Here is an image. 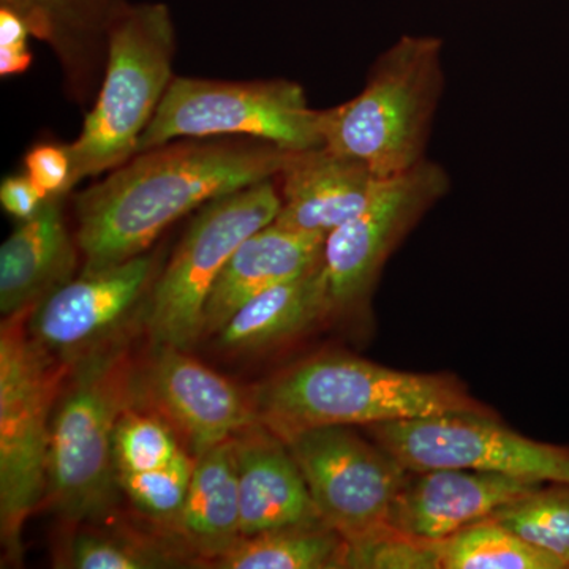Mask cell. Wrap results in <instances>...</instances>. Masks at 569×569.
<instances>
[{"label":"cell","mask_w":569,"mask_h":569,"mask_svg":"<svg viewBox=\"0 0 569 569\" xmlns=\"http://www.w3.org/2000/svg\"><path fill=\"white\" fill-rule=\"evenodd\" d=\"M291 152L254 138L213 137L181 138L134 153L74 197L82 269L107 268L149 252L187 213L279 178Z\"/></svg>","instance_id":"6da1fadb"},{"label":"cell","mask_w":569,"mask_h":569,"mask_svg":"<svg viewBox=\"0 0 569 569\" xmlns=\"http://www.w3.org/2000/svg\"><path fill=\"white\" fill-rule=\"evenodd\" d=\"M277 436L320 426H373L455 411L490 413L452 376L418 373L347 353L302 359L250 392Z\"/></svg>","instance_id":"7a4b0ae2"},{"label":"cell","mask_w":569,"mask_h":569,"mask_svg":"<svg viewBox=\"0 0 569 569\" xmlns=\"http://www.w3.org/2000/svg\"><path fill=\"white\" fill-rule=\"evenodd\" d=\"M443 84V41L402 36L373 63L358 96L320 110L321 142L378 179L406 173L427 159Z\"/></svg>","instance_id":"3957f363"},{"label":"cell","mask_w":569,"mask_h":569,"mask_svg":"<svg viewBox=\"0 0 569 569\" xmlns=\"http://www.w3.org/2000/svg\"><path fill=\"white\" fill-rule=\"evenodd\" d=\"M137 407L127 342L71 366L51 419L47 498L67 522L102 519L118 503L116 426Z\"/></svg>","instance_id":"277c9868"},{"label":"cell","mask_w":569,"mask_h":569,"mask_svg":"<svg viewBox=\"0 0 569 569\" xmlns=\"http://www.w3.org/2000/svg\"><path fill=\"white\" fill-rule=\"evenodd\" d=\"M178 33L164 2H133L112 29L107 69L96 102L86 114L71 157V189L84 179L121 167L174 80Z\"/></svg>","instance_id":"5b68a950"},{"label":"cell","mask_w":569,"mask_h":569,"mask_svg":"<svg viewBox=\"0 0 569 569\" xmlns=\"http://www.w3.org/2000/svg\"><path fill=\"white\" fill-rule=\"evenodd\" d=\"M31 312L0 328V537L17 565L26 522L47 497L51 419L71 369L29 335Z\"/></svg>","instance_id":"8992f818"},{"label":"cell","mask_w":569,"mask_h":569,"mask_svg":"<svg viewBox=\"0 0 569 569\" xmlns=\"http://www.w3.org/2000/svg\"><path fill=\"white\" fill-rule=\"evenodd\" d=\"M282 208L279 181L254 183L198 209L149 293L146 329L153 347L189 351L204 332V310L217 277L249 236Z\"/></svg>","instance_id":"52a82bcc"},{"label":"cell","mask_w":569,"mask_h":569,"mask_svg":"<svg viewBox=\"0 0 569 569\" xmlns=\"http://www.w3.org/2000/svg\"><path fill=\"white\" fill-rule=\"evenodd\" d=\"M213 137L254 138L288 151L323 146L320 110L310 108L299 82L174 77L137 153L181 138Z\"/></svg>","instance_id":"ba28073f"},{"label":"cell","mask_w":569,"mask_h":569,"mask_svg":"<svg viewBox=\"0 0 569 569\" xmlns=\"http://www.w3.org/2000/svg\"><path fill=\"white\" fill-rule=\"evenodd\" d=\"M365 432L408 471L456 468L569 482V447L531 440L501 425L492 411L381 422L366 426Z\"/></svg>","instance_id":"9c48e42d"},{"label":"cell","mask_w":569,"mask_h":569,"mask_svg":"<svg viewBox=\"0 0 569 569\" xmlns=\"http://www.w3.org/2000/svg\"><path fill=\"white\" fill-rule=\"evenodd\" d=\"M449 176L426 159L378 179L369 203L325 239L323 268L331 317L362 316L388 258L449 190Z\"/></svg>","instance_id":"30bf717a"},{"label":"cell","mask_w":569,"mask_h":569,"mask_svg":"<svg viewBox=\"0 0 569 569\" xmlns=\"http://www.w3.org/2000/svg\"><path fill=\"white\" fill-rule=\"evenodd\" d=\"M298 463L318 515L343 538L389 526L408 470L353 426H320L279 436Z\"/></svg>","instance_id":"8fae6325"},{"label":"cell","mask_w":569,"mask_h":569,"mask_svg":"<svg viewBox=\"0 0 569 569\" xmlns=\"http://www.w3.org/2000/svg\"><path fill=\"white\" fill-rule=\"evenodd\" d=\"M157 254L146 252L122 263L82 269L33 307L29 335L67 366L126 342L127 332L146 320L149 293L159 274Z\"/></svg>","instance_id":"7c38bea8"},{"label":"cell","mask_w":569,"mask_h":569,"mask_svg":"<svg viewBox=\"0 0 569 569\" xmlns=\"http://www.w3.org/2000/svg\"><path fill=\"white\" fill-rule=\"evenodd\" d=\"M137 369V407L148 400L189 441L194 458L260 421L252 397L174 347H153Z\"/></svg>","instance_id":"4fadbf2b"},{"label":"cell","mask_w":569,"mask_h":569,"mask_svg":"<svg viewBox=\"0 0 569 569\" xmlns=\"http://www.w3.org/2000/svg\"><path fill=\"white\" fill-rule=\"evenodd\" d=\"M548 482L438 468L408 471L389 526L408 537L441 542Z\"/></svg>","instance_id":"5bb4252c"},{"label":"cell","mask_w":569,"mask_h":569,"mask_svg":"<svg viewBox=\"0 0 569 569\" xmlns=\"http://www.w3.org/2000/svg\"><path fill=\"white\" fill-rule=\"evenodd\" d=\"M133 0H0L50 48L71 103L92 107L107 69L112 29Z\"/></svg>","instance_id":"9a60e30c"},{"label":"cell","mask_w":569,"mask_h":569,"mask_svg":"<svg viewBox=\"0 0 569 569\" xmlns=\"http://www.w3.org/2000/svg\"><path fill=\"white\" fill-rule=\"evenodd\" d=\"M277 181L282 208L274 223L328 236L366 208L378 178L359 160L318 146L291 152Z\"/></svg>","instance_id":"2e32d148"},{"label":"cell","mask_w":569,"mask_h":569,"mask_svg":"<svg viewBox=\"0 0 569 569\" xmlns=\"http://www.w3.org/2000/svg\"><path fill=\"white\" fill-rule=\"evenodd\" d=\"M241 538L323 522L282 438L258 421L234 436Z\"/></svg>","instance_id":"e0dca14e"},{"label":"cell","mask_w":569,"mask_h":569,"mask_svg":"<svg viewBox=\"0 0 569 569\" xmlns=\"http://www.w3.org/2000/svg\"><path fill=\"white\" fill-rule=\"evenodd\" d=\"M78 253L77 234L70 233L63 217L62 197H52L0 247L2 316L32 310L73 279Z\"/></svg>","instance_id":"ac0fdd59"},{"label":"cell","mask_w":569,"mask_h":569,"mask_svg":"<svg viewBox=\"0 0 569 569\" xmlns=\"http://www.w3.org/2000/svg\"><path fill=\"white\" fill-rule=\"evenodd\" d=\"M325 239L274 222L249 236L213 283L204 310L203 337L216 336L249 299L313 268L323 258Z\"/></svg>","instance_id":"d6986e66"},{"label":"cell","mask_w":569,"mask_h":569,"mask_svg":"<svg viewBox=\"0 0 569 569\" xmlns=\"http://www.w3.org/2000/svg\"><path fill=\"white\" fill-rule=\"evenodd\" d=\"M329 317L331 309L321 258L305 274L249 299L216 336L223 350L252 353L298 339Z\"/></svg>","instance_id":"ffe728a7"},{"label":"cell","mask_w":569,"mask_h":569,"mask_svg":"<svg viewBox=\"0 0 569 569\" xmlns=\"http://www.w3.org/2000/svg\"><path fill=\"white\" fill-rule=\"evenodd\" d=\"M171 531L206 563L241 538L234 437L198 456L186 503Z\"/></svg>","instance_id":"44dd1931"},{"label":"cell","mask_w":569,"mask_h":569,"mask_svg":"<svg viewBox=\"0 0 569 569\" xmlns=\"http://www.w3.org/2000/svg\"><path fill=\"white\" fill-rule=\"evenodd\" d=\"M347 541L325 522L299 523L239 538L209 567L219 569H342Z\"/></svg>","instance_id":"7402d4cb"},{"label":"cell","mask_w":569,"mask_h":569,"mask_svg":"<svg viewBox=\"0 0 569 569\" xmlns=\"http://www.w3.org/2000/svg\"><path fill=\"white\" fill-rule=\"evenodd\" d=\"M441 569H567L556 557L486 518L438 542Z\"/></svg>","instance_id":"603a6c76"},{"label":"cell","mask_w":569,"mask_h":569,"mask_svg":"<svg viewBox=\"0 0 569 569\" xmlns=\"http://www.w3.org/2000/svg\"><path fill=\"white\" fill-rule=\"evenodd\" d=\"M490 518L569 568V482H548Z\"/></svg>","instance_id":"cb8c5ba5"},{"label":"cell","mask_w":569,"mask_h":569,"mask_svg":"<svg viewBox=\"0 0 569 569\" xmlns=\"http://www.w3.org/2000/svg\"><path fill=\"white\" fill-rule=\"evenodd\" d=\"M181 561L173 549L116 531H80L67 548V563L77 569H156L178 567Z\"/></svg>","instance_id":"d4e9b609"},{"label":"cell","mask_w":569,"mask_h":569,"mask_svg":"<svg viewBox=\"0 0 569 569\" xmlns=\"http://www.w3.org/2000/svg\"><path fill=\"white\" fill-rule=\"evenodd\" d=\"M197 458L182 451L167 466L146 471H119V486L146 518L173 529L181 515Z\"/></svg>","instance_id":"484cf974"},{"label":"cell","mask_w":569,"mask_h":569,"mask_svg":"<svg viewBox=\"0 0 569 569\" xmlns=\"http://www.w3.org/2000/svg\"><path fill=\"white\" fill-rule=\"evenodd\" d=\"M182 451L170 422L159 415L146 413L144 408L130 407L116 426L118 471H146L163 467Z\"/></svg>","instance_id":"4316f807"},{"label":"cell","mask_w":569,"mask_h":569,"mask_svg":"<svg viewBox=\"0 0 569 569\" xmlns=\"http://www.w3.org/2000/svg\"><path fill=\"white\" fill-rule=\"evenodd\" d=\"M346 568L441 569L440 549L438 542L421 541L392 526H383L348 539Z\"/></svg>","instance_id":"83f0119b"},{"label":"cell","mask_w":569,"mask_h":569,"mask_svg":"<svg viewBox=\"0 0 569 569\" xmlns=\"http://www.w3.org/2000/svg\"><path fill=\"white\" fill-rule=\"evenodd\" d=\"M26 174L48 197H66L71 190V157L67 146L41 142L26 153Z\"/></svg>","instance_id":"f1b7e54d"},{"label":"cell","mask_w":569,"mask_h":569,"mask_svg":"<svg viewBox=\"0 0 569 569\" xmlns=\"http://www.w3.org/2000/svg\"><path fill=\"white\" fill-rule=\"evenodd\" d=\"M31 36L28 26L18 14L0 9V74L2 78L24 73L32 66L33 56L29 50Z\"/></svg>","instance_id":"f546056e"},{"label":"cell","mask_w":569,"mask_h":569,"mask_svg":"<svg viewBox=\"0 0 569 569\" xmlns=\"http://www.w3.org/2000/svg\"><path fill=\"white\" fill-rule=\"evenodd\" d=\"M50 200L29 174L10 176L0 186V204L3 211L24 222L32 219Z\"/></svg>","instance_id":"4dcf8cb0"}]
</instances>
